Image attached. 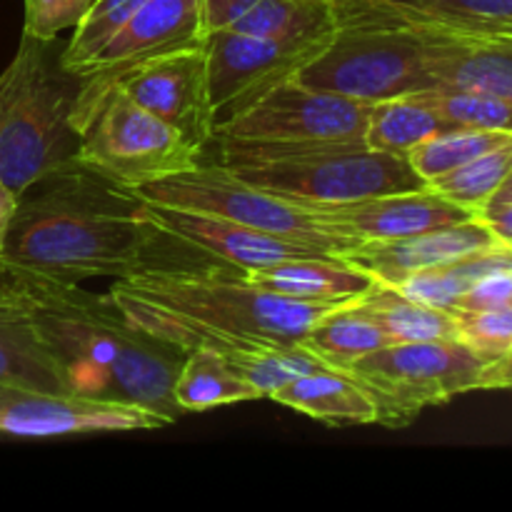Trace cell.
Masks as SVG:
<instances>
[{
	"mask_svg": "<svg viewBox=\"0 0 512 512\" xmlns=\"http://www.w3.org/2000/svg\"><path fill=\"white\" fill-rule=\"evenodd\" d=\"M178 243L135 190L73 165L20 195L0 268L75 285L120 280L165 260Z\"/></svg>",
	"mask_w": 512,
	"mask_h": 512,
	"instance_id": "6da1fadb",
	"label": "cell"
},
{
	"mask_svg": "<svg viewBox=\"0 0 512 512\" xmlns=\"http://www.w3.org/2000/svg\"><path fill=\"white\" fill-rule=\"evenodd\" d=\"M108 293L130 323L185 353L300 343L320 315L338 308L265 293L248 283L245 270L185 240L163 263L115 280Z\"/></svg>",
	"mask_w": 512,
	"mask_h": 512,
	"instance_id": "7a4b0ae2",
	"label": "cell"
},
{
	"mask_svg": "<svg viewBox=\"0 0 512 512\" xmlns=\"http://www.w3.org/2000/svg\"><path fill=\"white\" fill-rule=\"evenodd\" d=\"M0 273L60 365L70 393L143 405L168 423L183 415L173 388L185 350L130 323L110 293L3 268Z\"/></svg>",
	"mask_w": 512,
	"mask_h": 512,
	"instance_id": "3957f363",
	"label": "cell"
},
{
	"mask_svg": "<svg viewBox=\"0 0 512 512\" xmlns=\"http://www.w3.org/2000/svg\"><path fill=\"white\" fill-rule=\"evenodd\" d=\"M58 38L23 33L0 73V178L15 195L78 165L75 108L80 75L63 63Z\"/></svg>",
	"mask_w": 512,
	"mask_h": 512,
	"instance_id": "277c9868",
	"label": "cell"
},
{
	"mask_svg": "<svg viewBox=\"0 0 512 512\" xmlns=\"http://www.w3.org/2000/svg\"><path fill=\"white\" fill-rule=\"evenodd\" d=\"M215 158L248 183L303 205H333L425 188L405 155L370 150L365 143H263L213 135Z\"/></svg>",
	"mask_w": 512,
	"mask_h": 512,
	"instance_id": "5b68a950",
	"label": "cell"
},
{
	"mask_svg": "<svg viewBox=\"0 0 512 512\" xmlns=\"http://www.w3.org/2000/svg\"><path fill=\"white\" fill-rule=\"evenodd\" d=\"M375 400L385 428H405L425 408L473 390H495L498 365L463 340L393 343L345 368Z\"/></svg>",
	"mask_w": 512,
	"mask_h": 512,
	"instance_id": "8992f818",
	"label": "cell"
},
{
	"mask_svg": "<svg viewBox=\"0 0 512 512\" xmlns=\"http://www.w3.org/2000/svg\"><path fill=\"white\" fill-rule=\"evenodd\" d=\"M73 123L80 135L78 165L130 190L195 168L203 155L118 85L75 110Z\"/></svg>",
	"mask_w": 512,
	"mask_h": 512,
	"instance_id": "52a82bcc",
	"label": "cell"
},
{
	"mask_svg": "<svg viewBox=\"0 0 512 512\" xmlns=\"http://www.w3.org/2000/svg\"><path fill=\"white\" fill-rule=\"evenodd\" d=\"M135 193L153 205L193 210V213L218 215L233 223L285 235L298 243L313 245L330 255L343 258L358 240L335 235L315 220L310 205L275 195L260 185L248 183L225 165L200 158L195 168L178 175L135 188Z\"/></svg>",
	"mask_w": 512,
	"mask_h": 512,
	"instance_id": "ba28073f",
	"label": "cell"
},
{
	"mask_svg": "<svg viewBox=\"0 0 512 512\" xmlns=\"http://www.w3.org/2000/svg\"><path fill=\"white\" fill-rule=\"evenodd\" d=\"M295 80L368 105L433 88L415 30L390 25H338Z\"/></svg>",
	"mask_w": 512,
	"mask_h": 512,
	"instance_id": "9c48e42d",
	"label": "cell"
},
{
	"mask_svg": "<svg viewBox=\"0 0 512 512\" xmlns=\"http://www.w3.org/2000/svg\"><path fill=\"white\" fill-rule=\"evenodd\" d=\"M333 35L335 30L300 38H265L233 30H210L205 50L215 128L248 110L275 85L295 78V73L308 65Z\"/></svg>",
	"mask_w": 512,
	"mask_h": 512,
	"instance_id": "30bf717a",
	"label": "cell"
},
{
	"mask_svg": "<svg viewBox=\"0 0 512 512\" xmlns=\"http://www.w3.org/2000/svg\"><path fill=\"white\" fill-rule=\"evenodd\" d=\"M370 108L288 78L213 135L263 143H365Z\"/></svg>",
	"mask_w": 512,
	"mask_h": 512,
	"instance_id": "8fae6325",
	"label": "cell"
},
{
	"mask_svg": "<svg viewBox=\"0 0 512 512\" xmlns=\"http://www.w3.org/2000/svg\"><path fill=\"white\" fill-rule=\"evenodd\" d=\"M208 43L203 0H145L128 23L88 60L80 70L78 108L98 98L120 75L148 60L203 48Z\"/></svg>",
	"mask_w": 512,
	"mask_h": 512,
	"instance_id": "7c38bea8",
	"label": "cell"
},
{
	"mask_svg": "<svg viewBox=\"0 0 512 512\" xmlns=\"http://www.w3.org/2000/svg\"><path fill=\"white\" fill-rule=\"evenodd\" d=\"M170 425L133 403L0 383V433L13 438H60L83 433H135Z\"/></svg>",
	"mask_w": 512,
	"mask_h": 512,
	"instance_id": "4fadbf2b",
	"label": "cell"
},
{
	"mask_svg": "<svg viewBox=\"0 0 512 512\" xmlns=\"http://www.w3.org/2000/svg\"><path fill=\"white\" fill-rule=\"evenodd\" d=\"M113 85L183 135L193 148L205 150L213 140L215 110L205 45L148 60L120 75Z\"/></svg>",
	"mask_w": 512,
	"mask_h": 512,
	"instance_id": "5bb4252c",
	"label": "cell"
},
{
	"mask_svg": "<svg viewBox=\"0 0 512 512\" xmlns=\"http://www.w3.org/2000/svg\"><path fill=\"white\" fill-rule=\"evenodd\" d=\"M310 210L325 230L353 238L358 243L410 238V235L475 218L473 213L445 200L428 185L408 190V193L373 195V198L350 200V203L310 205Z\"/></svg>",
	"mask_w": 512,
	"mask_h": 512,
	"instance_id": "9a60e30c",
	"label": "cell"
},
{
	"mask_svg": "<svg viewBox=\"0 0 512 512\" xmlns=\"http://www.w3.org/2000/svg\"><path fill=\"white\" fill-rule=\"evenodd\" d=\"M495 245H503V240L480 218H468L445 225V228L428 230V233L410 235V238L360 243L348 250L343 260L368 273L375 283L398 288L405 278L420 273V270L438 268V265L453 263L465 255L483 253Z\"/></svg>",
	"mask_w": 512,
	"mask_h": 512,
	"instance_id": "2e32d148",
	"label": "cell"
},
{
	"mask_svg": "<svg viewBox=\"0 0 512 512\" xmlns=\"http://www.w3.org/2000/svg\"><path fill=\"white\" fill-rule=\"evenodd\" d=\"M335 25H405L512 35V0H330Z\"/></svg>",
	"mask_w": 512,
	"mask_h": 512,
	"instance_id": "e0dca14e",
	"label": "cell"
},
{
	"mask_svg": "<svg viewBox=\"0 0 512 512\" xmlns=\"http://www.w3.org/2000/svg\"><path fill=\"white\" fill-rule=\"evenodd\" d=\"M405 28V25H390ZM433 88L480 90L512 103V35L413 28Z\"/></svg>",
	"mask_w": 512,
	"mask_h": 512,
	"instance_id": "ac0fdd59",
	"label": "cell"
},
{
	"mask_svg": "<svg viewBox=\"0 0 512 512\" xmlns=\"http://www.w3.org/2000/svg\"><path fill=\"white\" fill-rule=\"evenodd\" d=\"M148 203V200H145ZM150 215L165 233L195 245L213 258L225 260L240 270H258L265 265L280 263L288 258H303V255H330L313 245L298 243L285 235L268 233V230L250 228V225L233 223V220L218 218V215L193 213V210L165 208V205L148 203ZM338 258V255H335Z\"/></svg>",
	"mask_w": 512,
	"mask_h": 512,
	"instance_id": "d6986e66",
	"label": "cell"
},
{
	"mask_svg": "<svg viewBox=\"0 0 512 512\" xmlns=\"http://www.w3.org/2000/svg\"><path fill=\"white\" fill-rule=\"evenodd\" d=\"M250 285L270 295L313 305H345L363 298L375 283L368 273L335 255H303L245 273Z\"/></svg>",
	"mask_w": 512,
	"mask_h": 512,
	"instance_id": "ffe728a7",
	"label": "cell"
},
{
	"mask_svg": "<svg viewBox=\"0 0 512 512\" xmlns=\"http://www.w3.org/2000/svg\"><path fill=\"white\" fill-rule=\"evenodd\" d=\"M210 30L265 35V38H300L333 33L330 0H203Z\"/></svg>",
	"mask_w": 512,
	"mask_h": 512,
	"instance_id": "44dd1931",
	"label": "cell"
},
{
	"mask_svg": "<svg viewBox=\"0 0 512 512\" xmlns=\"http://www.w3.org/2000/svg\"><path fill=\"white\" fill-rule=\"evenodd\" d=\"M0 383L20 388L70 393L60 365L40 340L33 320L5 275L0 273Z\"/></svg>",
	"mask_w": 512,
	"mask_h": 512,
	"instance_id": "7402d4cb",
	"label": "cell"
},
{
	"mask_svg": "<svg viewBox=\"0 0 512 512\" xmlns=\"http://www.w3.org/2000/svg\"><path fill=\"white\" fill-rule=\"evenodd\" d=\"M270 400L325 425H370L378 420L375 400L345 370L320 368L275 390Z\"/></svg>",
	"mask_w": 512,
	"mask_h": 512,
	"instance_id": "603a6c76",
	"label": "cell"
},
{
	"mask_svg": "<svg viewBox=\"0 0 512 512\" xmlns=\"http://www.w3.org/2000/svg\"><path fill=\"white\" fill-rule=\"evenodd\" d=\"M355 308L375 320L393 343L460 338L458 315L418 303L390 285H373L363 298L355 300Z\"/></svg>",
	"mask_w": 512,
	"mask_h": 512,
	"instance_id": "cb8c5ba5",
	"label": "cell"
},
{
	"mask_svg": "<svg viewBox=\"0 0 512 512\" xmlns=\"http://www.w3.org/2000/svg\"><path fill=\"white\" fill-rule=\"evenodd\" d=\"M300 345L328 368L345 370L365 355L393 345V340L375 320L360 313L353 300L320 315L300 338Z\"/></svg>",
	"mask_w": 512,
	"mask_h": 512,
	"instance_id": "d4e9b609",
	"label": "cell"
},
{
	"mask_svg": "<svg viewBox=\"0 0 512 512\" xmlns=\"http://www.w3.org/2000/svg\"><path fill=\"white\" fill-rule=\"evenodd\" d=\"M173 393L183 413H205L220 405L260 400L258 390L243 375L235 373L233 365L213 348H195L185 353Z\"/></svg>",
	"mask_w": 512,
	"mask_h": 512,
	"instance_id": "484cf974",
	"label": "cell"
},
{
	"mask_svg": "<svg viewBox=\"0 0 512 512\" xmlns=\"http://www.w3.org/2000/svg\"><path fill=\"white\" fill-rule=\"evenodd\" d=\"M505 268H512V245L503 243L483 250V253L465 255V258L453 260V263L438 265V268L420 270V273L405 278L395 290L423 305H433V308L455 313L460 298L468 293L475 280L493 273V270Z\"/></svg>",
	"mask_w": 512,
	"mask_h": 512,
	"instance_id": "4316f807",
	"label": "cell"
},
{
	"mask_svg": "<svg viewBox=\"0 0 512 512\" xmlns=\"http://www.w3.org/2000/svg\"><path fill=\"white\" fill-rule=\"evenodd\" d=\"M448 128H455V125L440 118L433 108H428L413 93L383 100V103H373L363 140L370 150L408 158L415 145Z\"/></svg>",
	"mask_w": 512,
	"mask_h": 512,
	"instance_id": "83f0119b",
	"label": "cell"
},
{
	"mask_svg": "<svg viewBox=\"0 0 512 512\" xmlns=\"http://www.w3.org/2000/svg\"><path fill=\"white\" fill-rule=\"evenodd\" d=\"M223 358L233 365L235 373L243 375L258 390L260 398H270L275 390L283 388L298 375L328 368L300 343H270L260 345V348L233 350V353H225Z\"/></svg>",
	"mask_w": 512,
	"mask_h": 512,
	"instance_id": "f1b7e54d",
	"label": "cell"
},
{
	"mask_svg": "<svg viewBox=\"0 0 512 512\" xmlns=\"http://www.w3.org/2000/svg\"><path fill=\"white\" fill-rule=\"evenodd\" d=\"M512 168V138L488 153L478 155L470 163L440 175V178L428 180V188L443 195L450 203L460 205L468 213L478 215L488 205L495 190L505 180Z\"/></svg>",
	"mask_w": 512,
	"mask_h": 512,
	"instance_id": "f546056e",
	"label": "cell"
},
{
	"mask_svg": "<svg viewBox=\"0 0 512 512\" xmlns=\"http://www.w3.org/2000/svg\"><path fill=\"white\" fill-rule=\"evenodd\" d=\"M512 133L505 130H478V128H448L443 133H435L433 138L423 140L408 153L410 165L415 173L425 180L440 178L460 165L470 163L478 155L508 143Z\"/></svg>",
	"mask_w": 512,
	"mask_h": 512,
	"instance_id": "4dcf8cb0",
	"label": "cell"
},
{
	"mask_svg": "<svg viewBox=\"0 0 512 512\" xmlns=\"http://www.w3.org/2000/svg\"><path fill=\"white\" fill-rule=\"evenodd\" d=\"M415 95L455 128L505 130V133H512V103L498 98V95L480 93V90L440 88V85L420 90Z\"/></svg>",
	"mask_w": 512,
	"mask_h": 512,
	"instance_id": "1f68e13d",
	"label": "cell"
},
{
	"mask_svg": "<svg viewBox=\"0 0 512 512\" xmlns=\"http://www.w3.org/2000/svg\"><path fill=\"white\" fill-rule=\"evenodd\" d=\"M143 3L145 0H95L65 43L63 63L70 70L83 68Z\"/></svg>",
	"mask_w": 512,
	"mask_h": 512,
	"instance_id": "d6a6232c",
	"label": "cell"
},
{
	"mask_svg": "<svg viewBox=\"0 0 512 512\" xmlns=\"http://www.w3.org/2000/svg\"><path fill=\"white\" fill-rule=\"evenodd\" d=\"M455 315L460 323V340L468 343L485 360L498 365L495 390H500L512 363V305Z\"/></svg>",
	"mask_w": 512,
	"mask_h": 512,
	"instance_id": "836d02e7",
	"label": "cell"
},
{
	"mask_svg": "<svg viewBox=\"0 0 512 512\" xmlns=\"http://www.w3.org/2000/svg\"><path fill=\"white\" fill-rule=\"evenodd\" d=\"M95 0H25L23 33L35 38H58L63 30H73Z\"/></svg>",
	"mask_w": 512,
	"mask_h": 512,
	"instance_id": "e575fe53",
	"label": "cell"
},
{
	"mask_svg": "<svg viewBox=\"0 0 512 512\" xmlns=\"http://www.w3.org/2000/svg\"><path fill=\"white\" fill-rule=\"evenodd\" d=\"M512 305V268L493 270L470 285L468 293L460 298L455 313H478V310L508 308Z\"/></svg>",
	"mask_w": 512,
	"mask_h": 512,
	"instance_id": "d590c367",
	"label": "cell"
},
{
	"mask_svg": "<svg viewBox=\"0 0 512 512\" xmlns=\"http://www.w3.org/2000/svg\"><path fill=\"white\" fill-rule=\"evenodd\" d=\"M475 218L483 220L495 235H498L503 243L512 245V205H503V208H493V210H483Z\"/></svg>",
	"mask_w": 512,
	"mask_h": 512,
	"instance_id": "8d00e7d4",
	"label": "cell"
},
{
	"mask_svg": "<svg viewBox=\"0 0 512 512\" xmlns=\"http://www.w3.org/2000/svg\"><path fill=\"white\" fill-rule=\"evenodd\" d=\"M18 200H20L18 195H15L13 190L3 183V178H0V255H3L5 238H8V230H10V223H13Z\"/></svg>",
	"mask_w": 512,
	"mask_h": 512,
	"instance_id": "74e56055",
	"label": "cell"
},
{
	"mask_svg": "<svg viewBox=\"0 0 512 512\" xmlns=\"http://www.w3.org/2000/svg\"><path fill=\"white\" fill-rule=\"evenodd\" d=\"M503 388L512 390V363H510V370H508V375H505V383H503Z\"/></svg>",
	"mask_w": 512,
	"mask_h": 512,
	"instance_id": "f35d334b",
	"label": "cell"
}]
</instances>
